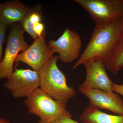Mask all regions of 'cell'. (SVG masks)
<instances>
[{
	"label": "cell",
	"instance_id": "cell-1",
	"mask_svg": "<svg viewBox=\"0 0 123 123\" xmlns=\"http://www.w3.org/2000/svg\"><path fill=\"white\" fill-rule=\"evenodd\" d=\"M123 33L121 20L96 25L89 43L75 62L73 68L75 69L91 62L103 60Z\"/></svg>",
	"mask_w": 123,
	"mask_h": 123
},
{
	"label": "cell",
	"instance_id": "cell-2",
	"mask_svg": "<svg viewBox=\"0 0 123 123\" xmlns=\"http://www.w3.org/2000/svg\"><path fill=\"white\" fill-rule=\"evenodd\" d=\"M58 56H53L40 71V88L53 99L67 103L75 98V88L67 85L64 74L57 65Z\"/></svg>",
	"mask_w": 123,
	"mask_h": 123
},
{
	"label": "cell",
	"instance_id": "cell-3",
	"mask_svg": "<svg viewBox=\"0 0 123 123\" xmlns=\"http://www.w3.org/2000/svg\"><path fill=\"white\" fill-rule=\"evenodd\" d=\"M29 113L37 116L38 123H52L66 110V103L53 99L40 88L36 89L25 99Z\"/></svg>",
	"mask_w": 123,
	"mask_h": 123
},
{
	"label": "cell",
	"instance_id": "cell-4",
	"mask_svg": "<svg viewBox=\"0 0 123 123\" xmlns=\"http://www.w3.org/2000/svg\"><path fill=\"white\" fill-rule=\"evenodd\" d=\"M4 55L0 63V79H8L14 71L13 65L20 52H24L30 45L24 38L25 32L21 24L17 23L9 26Z\"/></svg>",
	"mask_w": 123,
	"mask_h": 123
},
{
	"label": "cell",
	"instance_id": "cell-5",
	"mask_svg": "<svg viewBox=\"0 0 123 123\" xmlns=\"http://www.w3.org/2000/svg\"><path fill=\"white\" fill-rule=\"evenodd\" d=\"M89 14L96 25L123 18V0H75Z\"/></svg>",
	"mask_w": 123,
	"mask_h": 123
},
{
	"label": "cell",
	"instance_id": "cell-6",
	"mask_svg": "<svg viewBox=\"0 0 123 123\" xmlns=\"http://www.w3.org/2000/svg\"><path fill=\"white\" fill-rule=\"evenodd\" d=\"M8 79L4 86L15 98H27L40 87L39 74L34 70L15 69Z\"/></svg>",
	"mask_w": 123,
	"mask_h": 123
},
{
	"label": "cell",
	"instance_id": "cell-7",
	"mask_svg": "<svg viewBox=\"0 0 123 123\" xmlns=\"http://www.w3.org/2000/svg\"><path fill=\"white\" fill-rule=\"evenodd\" d=\"M47 44L53 53L59 54V59L63 63H72L80 56L81 38L69 28H66L57 40L51 39Z\"/></svg>",
	"mask_w": 123,
	"mask_h": 123
},
{
	"label": "cell",
	"instance_id": "cell-8",
	"mask_svg": "<svg viewBox=\"0 0 123 123\" xmlns=\"http://www.w3.org/2000/svg\"><path fill=\"white\" fill-rule=\"evenodd\" d=\"M46 31L34 40L33 43L24 52L18 54L15 63H25L33 70L39 72L43 67L54 56L46 41Z\"/></svg>",
	"mask_w": 123,
	"mask_h": 123
},
{
	"label": "cell",
	"instance_id": "cell-9",
	"mask_svg": "<svg viewBox=\"0 0 123 123\" xmlns=\"http://www.w3.org/2000/svg\"><path fill=\"white\" fill-rule=\"evenodd\" d=\"M86 72L85 81L79 86V91L85 90H99L114 93L112 90L113 82L108 76L103 60L91 62L84 64Z\"/></svg>",
	"mask_w": 123,
	"mask_h": 123
},
{
	"label": "cell",
	"instance_id": "cell-10",
	"mask_svg": "<svg viewBox=\"0 0 123 123\" xmlns=\"http://www.w3.org/2000/svg\"><path fill=\"white\" fill-rule=\"evenodd\" d=\"M80 93L89 99L90 105L123 115V101L117 94H110L99 90H85Z\"/></svg>",
	"mask_w": 123,
	"mask_h": 123
},
{
	"label": "cell",
	"instance_id": "cell-11",
	"mask_svg": "<svg viewBox=\"0 0 123 123\" xmlns=\"http://www.w3.org/2000/svg\"><path fill=\"white\" fill-rule=\"evenodd\" d=\"M31 10L30 8L18 0L0 3V24L7 27L22 23Z\"/></svg>",
	"mask_w": 123,
	"mask_h": 123
},
{
	"label": "cell",
	"instance_id": "cell-12",
	"mask_svg": "<svg viewBox=\"0 0 123 123\" xmlns=\"http://www.w3.org/2000/svg\"><path fill=\"white\" fill-rule=\"evenodd\" d=\"M83 123H123V115L108 114L89 105L80 117Z\"/></svg>",
	"mask_w": 123,
	"mask_h": 123
},
{
	"label": "cell",
	"instance_id": "cell-13",
	"mask_svg": "<svg viewBox=\"0 0 123 123\" xmlns=\"http://www.w3.org/2000/svg\"><path fill=\"white\" fill-rule=\"evenodd\" d=\"M103 62L105 68L114 75L118 74L123 68V33Z\"/></svg>",
	"mask_w": 123,
	"mask_h": 123
},
{
	"label": "cell",
	"instance_id": "cell-14",
	"mask_svg": "<svg viewBox=\"0 0 123 123\" xmlns=\"http://www.w3.org/2000/svg\"><path fill=\"white\" fill-rule=\"evenodd\" d=\"M39 6L31 9L30 13L25 19L21 23L24 31L28 33L34 39L37 38L38 36L33 30V26L38 23L41 22L42 20V14L39 9Z\"/></svg>",
	"mask_w": 123,
	"mask_h": 123
},
{
	"label": "cell",
	"instance_id": "cell-15",
	"mask_svg": "<svg viewBox=\"0 0 123 123\" xmlns=\"http://www.w3.org/2000/svg\"><path fill=\"white\" fill-rule=\"evenodd\" d=\"M52 123H81L72 119L70 112L66 110L57 119Z\"/></svg>",
	"mask_w": 123,
	"mask_h": 123
},
{
	"label": "cell",
	"instance_id": "cell-16",
	"mask_svg": "<svg viewBox=\"0 0 123 123\" xmlns=\"http://www.w3.org/2000/svg\"><path fill=\"white\" fill-rule=\"evenodd\" d=\"M7 27L0 24V63L3 59V46L6 39Z\"/></svg>",
	"mask_w": 123,
	"mask_h": 123
},
{
	"label": "cell",
	"instance_id": "cell-17",
	"mask_svg": "<svg viewBox=\"0 0 123 123\" xmlns=\"http://www.w3.org/2000/svg\"><path fill=\"white\" fill-rule=\"evenodd\" d=\"M33 30L38 36H40L45 30L44 24L41 22L38 23L33 26Z\"/></svg>",
	"mask_w": 123,
	"mask_h": 123
},
{
	"label": "cell",
	"instance_id": "cell-18",
	"mask_svg": "<svg viewBox=\"0 0 123 123\" xmlns=\"http://www.w3.org/2000/svg\"><path fill=\"white\" fill-rule=\"evenodd\" d=\"M112 90L113 92L123 96V84L122 85L113 83L112 86Z\"/></svg>",
	"mask_w": 123,
	"mask_h": 123
},
{
	"label": "cell",
	"instance_id": "cell-19",
	"mask_svg": "<svg viewBox=\"0 0 123 123\" xmlns=\"http://www.w3.org/2000/svg\"><path fill=\"white\" fill-rule=\"evenodd\" d=\"M0 123H10L8 120L6 119L2 118L0 117Z\"/></svg>",
	"mask_w": 123,
	"mask_h": 123
},
{
	"label": "cell",
	"instance_id": "cell-20",
	"mask_svg": "<svg viewBox=\"0 0 123 123\" xmlns=\"http://www.w3.org/2000/svg\"><path fill=\"white\" fill-rule=\"evenodd\" d=\"M121 29L123 33V18L121 20Z\"/></svg>",
	"mask_w": 123,
	"mask_h": 123
}]
</instances>
